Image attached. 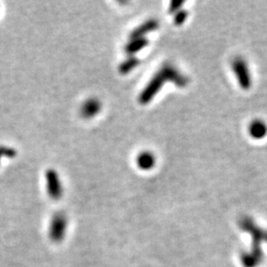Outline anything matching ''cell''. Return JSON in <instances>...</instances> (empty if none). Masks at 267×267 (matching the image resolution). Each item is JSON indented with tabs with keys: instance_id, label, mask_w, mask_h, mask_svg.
<instances>
[{
	"instance_id": "6da1fadb",
	"label": "cell",
	"mask_w": 267,
	"mask_h": 267,
	"mask_svg": "<svg viewBox=\"0 0 267 267\" xmlns=\"http://www.w3.org/2000/svg\"><path fill=\"white\" fill-rule=\"evenodd\" d=\"M167 81L173 82L180 88H184L188 85L189 79L173 63H164L141 91L139 102L142 105L150 103Z\"/></svg>"
},
{
	"instance_id": "7a4b0ae2",
	"label": "cell",
	"mask_w": 267,
	"mask_h": 267,
	"mask_svg": "<svg viewBox=\"0 0 267 267\" xmlns=\"http://www.w3.org/2000/svg\"><path fill=\"white\" fill-rule=\"evenodd\" d=\"M232 68L240 88L244 90L251 89L252 85V74L247 61L242 57H236L232 62Z\"/></svg>"
},
{
	"instance_id": "3957f363",
	"label": "cell",
	"mask_w": 267,
	"mask_h": 267,
	"mask_svg": "<svg viewBox=\"0 0 267 267\" xmlns=\"http://www.w3.org/2000/svg\"><path fill=\"white\" fill-rule=\"evenodd\" d=\"M46 186L48 196L54 200L61 199L63 195L62 181L59 173L55 169H47L46 172Z\"/></svg>"
},
{
	"instance_id": "277c9868",
	"label": "cell",
	"mask_w": 267,
	"mask_h": 267,
	"mask_svg": "<svg viewBox=\"0 0 267 267\" xmlns=\"http://www.w3.org/2000/svg\"><path fill=\"white\" fill-rule=\"evenodd\" d=\"M102 104L97 98H89L85 100L80 108V114L85 119H91L101 111Z\"/></svg>"
},
{
	"instance_id": "5b68a950",
	"label": "cell",
	"mask_w": 267,
	"mask_h": 267,
	"mask_svg": "<svg viewBox=\"0 0 267 267\" xmlns=\"http://www.w3.org/2000/svg\"><path fill=\"white\" fill-rule=\"evenodd\" d=\"M159 27V23L156 19H150L145 22H143L139 27L134 29L130 35V39H139V38H144L145 35H148L151 32L156 31Z\"/></svg>"
},
{
	"instance_id": "8992f818",
	"label": "cell",
	"mask_w": 267,
	"mask_h": 267,
	"mask_svg": "<svg viewBox=\"0 0 267 267\" xmlns=\"http://www.w3.org/2000/svg\"><path fill=\"white\" fill-rule=\"evenodd\" d=\"M66 228V218L63 214H57L53 218L51 225V236L52 238L59 240L61 239L64 233V229Z\"/></svg>"
},
{
	"instance_id": "52a82bcc",
	"label": "cell",
	"mask_w": 267,
	"mask_h": 267,
	"mask_svg": "<svg viewBox=\"0 0 267 267\" xmlns=\"http://www.w3.org/2000/svg\"><path fill=\"white\" fill-rule=\"evenodd\" d=\"M249 134L253 140H262L267 136V124L261 119H255L249 126Z\"/></svg>"
},
{
	"instance_id": "ba28073f",
	"label": "cell",
	"mask_w": 267,
	"mask_h": 267,
	"mask_svg": "<svg viewBox=\"0 0 267 267\" xmlns=\"http://www.w3.org/2000/svg\"><path fill=\"white\" fill-rule=\"evenodd\" d=\"M137 164L141 171H150L156 164V157L151 152H142L137 157Z\"/></svg>"
},
{
	"instance_id": "9c48e42d",
	"label": "cell",
	"mask_w": 267,
	"mask_h": 267,
	"mask_svg": "<svg viewBox=\"0 0 267 267\" xmlns=\"http://www.w3.org/2000/svg\"><path fill=\"white\" fill-rule=\"evenodd\" d=\"M131 41L128 43L125 47V51L129 56H134L135 54L141 52L142 48L149 45L148 39L144 38H139V39H130Z\"/></svg>"
},
{
	"instance_id": "30bf717a",
	"label": "cell",
	"mask_w": 267,
	"mask_h": 267,
	"mask_svg": "<svg viewBox=\"0 0 267 267\" xmlns=\"http://www.w3.org/2000/svg\"><path fill=\"white\" fill-rule=\"evenodd\" d=\"M140 64V60L135 56L128 57L125 61H123L119 65V72L123 76L128 75L133 69H135Z\"/></svg>"
},
{
	"instance_id": "8fae6325",
	"label": "cell",
	"mask_w": 267,
	"mask_h": 267,
	"mask_svg": "<svg viewBox=\"0 0 267 267\" xmlns=\"http://www.w3.org/2000/svg\"><path fill=\"white\" fill-rule=\"evenodd\" d=\"M188 18V12L184 9H180L173 16V22L176 26H181L185 23Z\"/></svg>"
},
{
	"instance_id": "7c38bea8",
	"label": "cell",
	"mask_w": 267,
	"mask_h": 267,
	"mask_svg": "<svg viewBox=\"0 0 267 267\" xmlns=\"http://www.w3.org/2000/svg\"><path fill=\"white\" fill-rule=\"evenodd\" d=\"M17 155L15 150L12 149V148H8V147H4V145H1L0 147V160H1V157H9V158H12V157H15Z\"/></svg>"
},
{
	"instance_id": "4fadbf2b",
	"label": "cell",
	"mask_w": 267,
	"mask_h": 267,
	"mask_svg": "<svg viewBox=\"0 0 267 267\" xmlns=\"http://www.w3.org/2000/svg\"><path fill=\"white\" fill-rule=\"evenodd\" d=\"M182 5H184V1H179V0H173L169 4L168 7V12L171 14H175L177 11H179L182 7Z\"/></svg>"
}]
</instances>
